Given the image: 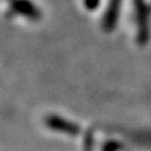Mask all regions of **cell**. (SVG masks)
<instances>
[{"mask_svg":"<svg viewBox=\"0 0 151 151\" xmlns=\"http://www.w3.org/2000/svg\"><path fill=\"white\" fill-rule=\"evenodd\" d=\"M136 9H137L140 42L145 43L149 38V30H147V10H146V6L142 0H136Z\"/></svg>","mask_w":151,"mask_h":151,"instance_id":"cell-1","label":"cell"}]
</instances>
